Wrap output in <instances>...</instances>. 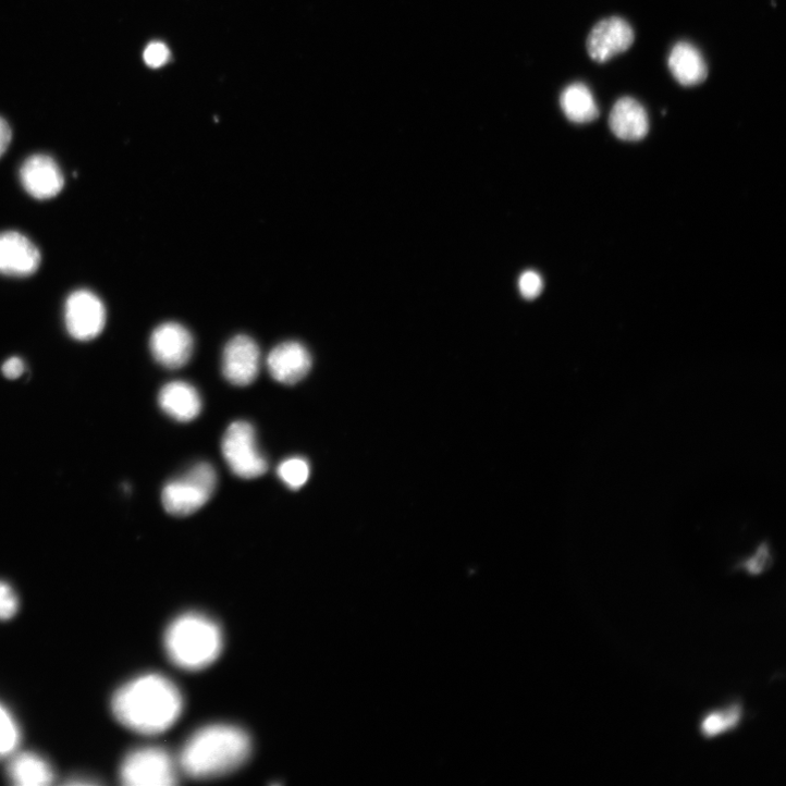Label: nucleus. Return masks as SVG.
Listing matches in <instances>:
<instances>
[{"mask_svg": "<svg viewBox=\"0 0 786 786\" xmlns=\"http://www.w3.org/2000/svg\"><path fill=\"white\" fill-rule=\"evenodd\" d=\"M169 56V50L163 44L155 42L147 47L144 60L149 67L160 69L168 62Z\"/></svg>", "mask_w": 786, "mask_h": 786, "instance_id": "25", "label": "nucleus"}, {"mask_svg": "<svg viewBox=\"0 0 786 786\" xmlns=\"http://www.w3.org/2000/svg\"><path fill=\"white\" fill-rule=\"evenodd\" d=\"M519 291L525 298H537L543 291L542 277L536 271H527L519 279Z\"/></svg>", "mask_w": 786, "mask_h": 786, "instance_id": "24", "label": "nucleus"}, {"mask_svg": "<svg viewBox=\"0 0 786 786\" xmlns=\"http://www.w3.org/2000/svg\"><path fill=\"white\" fill-rule=\"evenodd\" d=\"M309 351L297 341H285L271 349L267 367L271 377L283 384H295L311 369Z\"/></svg>", "mask_w": 786, "mask_h": 786, "instance_id": "13", "label": "nucleus"}, {"mask_svg": "<svg viewBox=\"0 0 786 786\" xmlns=\"http://www.w3.org/2000/svg\"><path fill=\"white\" fill-rule=\"evenodd\" d=\"M164 647L170 660L186 671L208 667L219 658L223 638L219 626L205 615L188 613L168 628Z\"/></svg>", "mask_w": 786, "mask_h": 786, "instance_id": "3", "label": "nucleus"}, {"mask_svg": "<svg viewBox=\"0 0 786 786\" xmlns=\"http://www.w3.org/2000/svg\"><path fill=\"white\" fill-rule=\"evenodd\" d=\"M561 108L566 118L577 124L591 123L600 115L592 93L584 84H574L564 90Z\"/></svg>", "mask_w": 786, "mask_h": 786, "instance_id": "18", "label": "nucleus"}, {"mask_svg": "<svg viewBox=\"0 0 786 786\" xmlns=\"http://www.w3.org/2000/svg\"><path fill=\"white\" fill-rule=\"evenodd\" d=\"M635 41L631 26L619 17L600 22L589 35L587 48L590 58L598 63H605L626 52Z\"/></svg>", "mask_w": 786, "mask_h": 786, "instance_id": "10", "label": "nucleus"}, {"mask_svg": "<svg viewBox=\"0 0 786 786\" xmlns=\"http://www.w3.org/2000/svg\"><path fill=\"white\" fill-rule=\"evenodd\" d=\"M115 717L140 734H161L172 727L183 711L179 688L158 674L139 676L124 685L113 698Z\"/></svg>", "mask_w": 786, "mask_h": 786, "instance_id": "1", "label": "nucleus"}, {"mask_svg": "<svg viewBox=\"0 0 786 786\" xmlns=\"http://www.w3.org/2000/svg\"><path fill=\"white\" fill-rule=\"evenodd\" d=\"M179 762L160 747L131 752L121 767L122 782L131 786H170L179 778Z\"/></svg>", "mask_w": 786, "mask_h": 786, "instance_id": "6", "label": "nucleus"}, {"mask_svg": "<svg viewBox=\"0 0 786 786\" xmlns=\"http://www.w3.org/2000/svg\"><path fill=\"white\" fill-rule=\"evenodd\" d=\"M772 564L770 545L763 542L749 558L740 562L737 568L745 570L749 576L757 577L770 569Z\"/></svg>", "mask_w": 786, "mask_h": 786, "instance_id": "22", "label": "nucleus"}, {"mask_svg": "<svg viewBox=\"0 0 786 786\" xmlns=\"http://www.w3.org/2000/svg\"><path fill=\"white\" fill-rule=\"evenodd\" d=\"M221 451L231 471L241 479L254 480L268 471V462L259 451L255 429L248 422L237 421L228 428Z\"/></svg>", "mask_w": 786, "mask_h": 786, "instance_id": "5", "label": "nucleus"}, {"mask_svg": "<svg viewBox=\"0 0 786 786\" xmlns=\"http://www.w3.org/2000/svg\"><path fill=\"white\" fill-rule=\"evenodd\" d=\"M250 750V739L242 728L214 724L200 728L186 741L177 762L191 777L211 778L240 767Z\"/></svg>", "mask_w": 786, "mask_h": 786, "instance_id": "2", "label": "nucleus"}, {"mask_svg": "<svg viewBox=\"0 0 786 786\" xmlns=\"http://www.w3.org/2000/svg\"><path fill=\"white\" fill-rule=\"evenodd\" d=\"M12 130L9 123L0 118V157H2L9 149L12 142Z\"/></svg>", "mask_w": 786, "mask_h": 786, "instance_id": "27", "label": "nucleus"}, {"mask_svg": "<svg viewBox=\"0 0 786 786\" xmlns=\"http://www.w3.org/2000/svg\"><path fill=\"white\" fill-rule=\"evenodd\" d=\"M19 611V598L8 584L0 581V619H10Z\"/></svg>", "mask_w": 786, "mask_h": 786, "instance_id": "23", "label": "nucleus"}, {"mask_svg": "<svg viewBox=\"0 0 786 786\" xmlns=\"http://www.w3.org/2000/svg\"><path fill=\"white\" fill-rule=\"evenodd\" d=\"M744 720V705L735 701L708 712L700 720L699 732L704 739H713L737 729Z\"/></svg>", "mask_w": 786, "mask_h": 786, "instance_id": "19", "label": "nucleus"}, {"mask_svg": "<svg viewBox=\"0 0 786 786\" xmlns=\"http://www.w3.org/2000/svg\"><path fill=\"white\" fill-rule=\"evenodd\" d=\"M20 729L11 713L0 704V756L13 752L20 742Z\"/></svg>", "mask_w": 786, "mask_h": 786, "instance_id": "21", "label": "nucleus"}, {"mask_svg": "<svg viewBox=\"0 0 786 786\" xmlns=\"http://www.w3.org/2000/svg\"><path fill=\"white\" fill-rule=\"evenodd\" d=\"M261 367V352L254 339L245 334L232 337L222 355L224 378L237 386L251 384Z\"/></svg>", "mask_w": 786, "mask_h": 786, "instance_id": "8", "label": "nucleus"}, {"mask_svg": "<svg viewBox=\"0 0 786 786\" xmlns=\"http://www.w3.org/2000/svg\"><path fill=\"white\" fill-rule=\"evenodd\" d=\"M2 371L5 377L10 379H17L25 371V363L20 357H12L4 363Z\"/></svg>", "mask_w": 786, "mask_h": 786, "instance_id": "26", "label": "nucleus"}, {"mask_svg": "<svg viewBox=\"0 0 786 786\" xmlns=\"http://www.w3.org/2000/svg\"><path fill=\"white\" fill-rule=\"evenodd\" d=\"M217 484L218 476L214 468L207 463L197 464L164 487L163 507L172 516H191L210 501Z\"/></svg>", "mask_w": 786, "mask_h": 786, "instance_id": "4", "label": "nucleus"}, {"mask_svg": "<svg viewBox=\"0 0 786 786\" xmlns=\"http://www.w3.org/2000/svg\"><path fill=\"white\" fill-rule=\"evenodd\" d=\"M21 180L26 192L39 200L57 197L65 185L59 164L46 155H36L27 159L21 170Z\"/></svg>", "mask_w": 786, "mask_h": 786, "instance_id": "12", "label": "nucleus"}, {"mask_svg": "<svg viewBox=\"0 0 786 786\" xmlns=\"http://www.w3.org/2000/svg\"><path fill=\"white\" fill-rule=\"evenodd\" d=\"M65 322L70 334L78 341H90L101 334L107 322L102 300L93 292H74L65 305Z\"/></svg>", "mask_w": 786, "mask_h": 786, "instance_id": "7", "label": "nucleus"}, {"mask_svg": "<svg viewBox=\"0 0 786 786\" xmlns=\"http://www.w3.org/2000/svg\"><path fill=\"white\" fill-rule=\"evenodd\" d=\"M610 127L621 140H641L649 132L647 111L637 100L623 98L616 102L611 112Z\"/></svg>", "mask_w": 786, "mask_h": 786, "instance_id": "15", "label": "nucleus"}, {"mask_svg": "<svg viewBox=\"0 0 786 786\" xmlns=\"http://www.w3.org/2000/svg\"><path fill=\"white\" fill-rule=\"evenodd\" d=\"M159 406L171 419L186 423L197 419L202 410L198 390L186 381H171L159 393Z\"/></svg>", "mask_w": 786, "mask_h": 786, "instance_id": "14", "label": "nucleus"}, {"mask_svg": "<svg viewBox=\"0 0 786 786\" xmlns=\"http://www.w3.org/2000/svg\"><path fill=\"white\" fill-rule=\"evenodd\" d=\"M668 69L674 78L685 87L702 84L708 76V67L701 53L692 45L677 44L668 58Z\"/></svg>", "mask_w": 786, "mask_h": 786, "instance_id": "16", "label": "nucleus"}, {"mask_svg": "<svg viewBox=\"0 0 786 786\" xmlns=\"http://www.w3.org/2000/svg\"><path fill=\"white\" fill-rule=\"evenodd\" d=\"M150 351L163 367L179 369L189 361L194 351V339L183 324L164 322L153 330L150 336Z\"/></svg>", "mask_w": 786, "mask_h": 786, "instance_id": "9", "label": "nucleus"}, {"mask_svg": "<svg viewBox=\"0 0 786 786\" xmlns=\"http://www.w3.org/2000/svg\"><path fill=\"white\" fill-rule=\"evenodd\" d=\"M277 472L288 489L296 491L308 481L310 467L306 459L293 457L281 463Z\"/></svg>", "mask_w": 786, "mask_h": 786, "instance_id": "20", "label": "nucleus"}, {"mask_svg": "<svg viewBox=\"0 0 786 786\" xmlns=\"http://www.w3.org/2000/svg\"><path fill=\"white\" fill-rule=\"evenodd\" d=\"M10 777L21 786H45L53 782L54 773L42 757L26 752L17 756L11 763Z\"/></svg>", "mask_w": 786, "mask_h": 786, "instance_id": "17", "label": "nucleus"}, {"mask_svg": "<svg viewBox=\"0 0 786 786\" xmlns=\"http://www.w3.org/2000/svg\"><path fill=\"white\" fill-rule=\"evenodd\" d=\"M40 263V250L27 236L15 231L0 233V273L29 277Z\"/></svg>", "mask_w": 786, "mask_h": 786, "instance_id": "11", "label": "nucleus"}]
</instances>
